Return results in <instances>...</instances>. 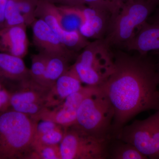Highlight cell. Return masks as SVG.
I'll return each mask as SVG.
<instances>
[{
	"instance_id": "f546056e",
	"label": "cell",
	"mask_w": 159,
	"mask_h": 159,
	"mask_svg": "<svg viewBox=\"0 0 159 159\" xmlns=\"http://www.w3.org/2000/svg\"><path fill=\"white\" fill-rule=\"evenodd\" d=\"M154 23H159V13L157 17L156 20L155 22Z\"/></svg>"
},
{
	"instance_id": "7402d4cb",
	"label": "cell",
	"mask_w": 159,
	"mask_h": 159,
	"mask_svg": "<svg viewBox=\"0 0 159 159\" xmlns=\"http://www.w3.org/2000/svg\"><path fill=\"white\" fill-rule=\"evenodd\" d=\"M21 25H26L25 20L20 12L16 0H7L4 28Z\"/></svg>"
},
{
	"instance_id": "3957f363",
	"label": "cell",
	"mask_w": 159,
	"mask_h": 159,
	"mask_svg": "<svg viewBox=\"0 0 159 159\" xmlns=\"http://www.w3.org/2000/svg\"><path fill=\"white\" fill-rule=\"evenodd\" d=\"M115 111L107 96L99 86L83 100L73 126L98 139H112Z\"/></svg>"
},
{
	"instance_id": "9a60e30c",
	"label": "cell",
	"mask_w": 159,
	"mask_h": 159,
	"mask_svg": "<svg viewBox=\"0 0 159 159\" xmlns=\"http://www.w3.org/2000/svg\"><path fill=\"white\" fill-rule=\"evenodd\" d=\"M124 47L143 55L149 51H159V23H144Z\"/></svg>"
},
{
	"instance_id": "5b68a950",
	"label": "cell",
	"mask_w": 159,
	"mask_h": 159,
	"mask_svg": "<svg viewBox=\"0 0 159 159\" xmlns=\"http://www.w3.org/2000/svg\"><path fill=\"white\" fill-rule=\"evenodd\" d=\"M157 3L152 0H129L111 19L104 39L110 46L125 45L134 37L135 30L146 22Z\"/></svg>"
},
{
	"instance_id": "ac0fdd59",
	"label": "cell",
	"mask_w": 159,
	"mask_h": 159,
	"mask_svg": "<svg viewBox=\"0 0 159 159\" xmlns=\"http://www.w3.org/2000/svg\"><path fill=\"white\" fill-rule=\"evenodd\" d=\"M70 60L61 56H49L42 84L51 88L62 74L70 68Z\"/></svg>"
},
{
	"instance_id": "83f0119b",
	"label": "cell",
	"mask_w": 159,
	"mask_h": 159,
	"mask_svg": "<svg viewBox=\"0 0 159 159\" xmlns=\"http://www.w3.org/2000/svg\"><path fill=\"white\" fill-rule=\"evenodd\" d=\"M55 2L62 3L64 6L71 7H82L84 6V3L83 0H54Z\"/></svg>"
},
{
	"instance_id": "6da1fadb",
	"label": "cell",
	"mask_w": 159,
	"mask_h": 159,
	"mask_svg": "<svg viewBox=\"0 0 159 159\" xmlns=\"http://www.w3.org/2000/svg\"><path fill=\"white\" fill-rule=\"evenodd\" d=\"M114 60L112 73L99 86L115 111L112 138L138 114L159 109L158 73L146 55H132L118 51L114 54Z\"/></svg>"
},
{
	"instance_id": "d4e9b609",
	"label": "cell",
	"mask_w": 159,
	"mask_h": 159,
	"mask_svg": "<svg viewBox=\"0 0 159 159\" xmlns=\"http://www.w3.org/2000/svg\"><path fill=\"white\" fill-rule=\"evenodd\" d=\"M66 129L63 126H59L42 135L34 137L33 142L47 145H60L63 139Z\"/></svg>"
},
{
	"instance_id": "7c38bea8",
	"label": "cell",
	"mask_w": 159,
	"mask_h": 159,
	"mask_svg": "<svg viewBox=\"0 0 159 159\" xmlns=\"http://www.w3.org/2000/svg\"><path fill=\"white\" fill-rule=\"evenodd\" d=\"M82 83L71 66L56 80L48 95L47 108H52L62 103L65 99L80 90Z\"/></svg>"
},
{
	"instance_id": "ba28073f",
	"label": "cell",
	"mask_w": 159,
	"mask_h": 159,
	"mask_svg": "<svg viewBox=\"0 0 159 159\" xmlns=\"http://www.w3.org/2000/svg\"><path fill=\"white\" fill-rule=\"evenodd\" d=\"M51 89L31 78L24 80L11 91V109L34 118L47 108V98Z\"/></svg>"
},
{
	"instance_id": "4fadbf2b",
	"label": "cell",
	"mask_w": 159,
	"mask_h": 159,
	"mask_svg": "<svg viewBox=\"0 0 159 159\" xmlns=\"http://www.w3.org/2000/svg\"><path fill=\"white\" fill-rule=\"evenodd\" d=\"M31 78L30 70L22 58L0 52V79L11 89L20 83Z\"/></svg>"
},
{
	"instance_id": "5bb4252c",
	"label": "cell",
	"mask_w": 159,
	"mask_h": 159,
	"mask_svg": "<svg viewBox=\"0 0 159 159\" xmlns=\"http://www.w3.org/2000/svg\"><path fill=\"white\" fill-rule=\"evenodd\" d=\"M26 25L0 29V52L23 58L28 52Z\"/></svg>"
},
{
	"instance_id": "603a6c76",
	"label": "cell",
	"mask_w": 159,
	"mask_h": 159,
	"mask_svg": "<svg viewBox=\"0 0 159 159\" xmlns=\"http://www.w3.org/2000/svg\"><path fill=\"white\" fill-rule=\"evenodd\" d=\"M89 8L110 13L113 18L118 14L123 3L119 0H83Z\"/></svg>"
},
{
	"instance_id": "484cf974",
	"label": "cell",
	"mask_w": 159,
	"mask_h": 159,
	"mask_svg": "<svg viewBox=\"0 0 159 159\" xmlns=\"http://www.w3.org/2000/svg\"><path fill=\"white\" fill-rule=\"evenodd\" d=\"M11 91L6 83L0 79V113L10 109Z\"/></svg>"
},
{
	"instance_id": "f1b7e54d",
	"label": "cell",
	"mask_w": 159,
	"mask_h": 159,
	"mask_svg": "<svg viewBox=\"0 0 159 159\" xmlns=\"http://www.w3.org/2000/svg\"><path fill=\"white\" fill-rule=\"evenodd\" d=\"M7 0H0V29L5 27V10Z\"/></svg>"
},
{
	"instance_id": "52a82bcc",
	"label": "cell",
	"mask_w": 159,
	"mask_h": 159,
	"mask_svg": "<svg viewBox=\"0 0 159 159\" xmlns=\"http://www.w3.org/2000/svg\"><path fill=\"white\" fill-rule=\"evenodd\" d=\"M110 140L98 139L73 125L66 128L59 145L61 159H106Z\"/></svg>"
},
{
	"instance_id": "7a4b0ae2",
	"label": "cell",
	"mask_w": 159,
	"mask_h": 159,
	"mask_svg": "<svg viewBox=\"0 0 159 159\" xmlns=\"http://www.w3.org/2000/svg\"><path fill=\"white\" fill-rule=\"evenodd\" d=\"M38 122L11 109L0 113V159H28Z\"/></svg>"
},
{
	"instance_id": "8fae6325",
	"label": "cell",
	"mask_w": 159,
	"mask_h": 159,
	"mask_svg": "<svg viewBox=\"0 0 159 159\" xmlns=\"http://www.w3.org/2000/svg\"><path fill=\"white\" fill-rule=\"evenodd\" d=\"M36 18L42 19L54 31L58 39L66 48L77 52L83 50L90 43L79 31H67L60 25L50 3L39 1L36 12Z\"/></svg>"
},
{
	"instance_id": "d6986e66",
	"label": "cell",
	"mask_w": 159,
	"mask_h": 159,
	"mask_svg": "<svg viewBox=\"0 0 159 159\" xmlns=\"http://www.w3.org/2000/svg\"><path fill=\"white\" fill-rule=\"evenodd\" d=\"M107 158L146 159L148 158L133 145L113 138L111 139L109 144Z\"/></svg>"
},
{
	"instance_id": "8992f818",
	"label": "cell",
	"mask_w": 159,
	"mask_h": 159,
	"mask_svg": "<svg viewBox=\"0 0 159 159\" xmlns=\"http://www.w3.org/2000/svg\"><path fill=\"white\" fill-rule=\"evenodd\" d=\"M142 120L125 125L116 139L133 145L147 158L159 159V109Z\"/></svg>"
},
{
	"instance_id": "cb8c5ba5",
	"label": "cell",
	"mask_w": 159,
	"mask_h": 159,
	"mask_svg": "<svg viewBox=\"0 0 159 159\" xmlns=\"http://www.w3.org/2000/svg\"><path fill=\"white\" fill-rule=\"evenodd\" d=\"M18 7L25 20L26 25H31L36 19V12L39 1L16 0Z\"/></svg>"
},
{
	"instance_id": "d6a6232c",
	"label": "cell",
	"mask_w": 159,
	"mask_h": 159,
	"mask_svg": "<svg viewBox=\"0 0 159 159\" xmlns=\"http://www.w3.org/2000/svg\"><path fill=\"white\" fill-rule=\"evenodd\" d=\"M158 75H159V72H158Z\"/></svg>"
},
{
	"instance_id": "ffe728a7",
	"label": "cell",
	"mask_w": 159,
	"mask_h": 159,
	"mask_svg": "<svg viewBox=\"0 0 159 159\" xmlns=\"http://www.w3.org/2000/svg\"><path fill=\"white\" fill-rule=\"evenodd\" d=\"M28 159H61L59 145L33 142Z\"/></svg>"
},
{
	"instance_id": "e0dca14e",
	"label": "cell",
	"mask_w": 159,
	"mask_h": 159,
	"mask_svg": "<svg viewBox=\"0 0 159 159\" xmlns=\"http://www.w3.org/2000/svg\"><path fill=\"white\" fill-rule=\"evenodd\" d=\"M82 7L63 6L56 7L52 5V9L60 25L64 30L70 32L79 31L85 21Z\"/></svg>"
},
{
	"instance_id": "4dcf8cb0",
	"label": "cell",
	"mask_w": 159,
	"mask_h": 159,
	"mask_svg": "<svg viewBox=\"0 0 159 159\" xmlns=\"http://www.w3.org/2000/svg\"><path fill=\"white\" fill-rule=\"evenodd\" d=\"M119 2H121L122 3H124L126 1H129V0H119Z\"/></svg>"
},
{
	"instance_id": "1f68e13d",
	"label": "cell",
	"mask_w": 159,
	"mask_h": 159,
	"mask_svg": "<svg viewBox=\"0 0 159 159\" xmlns=\"http://www.w3.org/2000/svg\"><path fill=\"white\" fill-rule=\"evenodd\" d=\"M153 2H155L157 3V4H158V3H159V0H152Z\"/></svg>"
},
{
	"instance_id": "2e32d148",
	"label": "cell",
	"mask_w": 159,
	"mask_h": 159,
	"mask_svg": "<svg viewBox=\"0 0 159 159\" xmlns=\"http://www.w3.org/2000/svg\"><path fill=\"white\" fill-rule=\"evenodd\" d=\"M81 10L85 21L79 29L80 34L86 38L104 39L110 23L111 15L84 6Z\"/></svg>"
},
{
	"instance_id": "4316f807",
	"label": "cell",
	"mask_w": 159,
	"mask_h": 159,
	"mask_svg": "<svg viewBox=\"0 0 159 159\" xmlns=\"http://www.w3.org/2000/svg\"><path fill=\"white\" fill-rule=\"evenodd\" d=\"M61 125L49 120H40L36 125L34 137L39 136Z\"/></svg>"
},
{
	"instance_id": "30bf717a",
	"label": "cell",
	"mask_w": 159,
	"mask_h": 159,
	"mask_svg": "<svg viewBox=\"0 0 159 159\" xmlns=\"http://www.w3.org/2000/svg\"><path fill=\"white\" fill-rule=\"evenodd\" d=\"M31 25L33 42L40 53L48 56H63L71 61L76 58L77 53L66 48L43 20L36 19Z\"/></svg>"
},
{
	"instance_id": "277c9868",
	"label": "cell",
	"mask_w": 159,
	"mask_h": 159,
	"mask_svg": "<svg viewBox=\"0 0 159 159\" xmlns=\"http://www.w3.org/2000/svg\"><path fill=\"white\" fill-rule=\"evenodd\" d=\"M104 39L90 42L77 55L71 67L82 83L99 86L114 70V54Z\"/></svg>"
},
{
	"instance_id": "44dd1931",
	"label": "cell",
	"mask_w": 159,
	"mask_h": 159,
	"mask_svg": "<svg viewBox=\"0 0 159 159\" xmlns=\"http://www.w3.org/2000/svg\"><path fill=\"white\" fill-rule=\"evenodd\" d=\"M48 57V55L39 52L31 57V67L29 69L31 78L42 85Z\"/></svg>"
},
{
	"instance_id": "9c48e42d",
	"label": "cell",
	"mask_w": 159,
	"mask_h": 159,
	"mask_svg": "<svg viewBox=\"0 0 159 159\" xmlns=\"http://www.w3.org/2000/svg\"><path fill=\"white\" fill-rule=\"evenodd\" d=\"M96 87L89 85L83 87L80 90L67 97L59 105L46 108L33 119L38 122L40 120H49L66 128L72 126L76 121L78 109L83 100Z\"/></svg>"
}]
</instances>
